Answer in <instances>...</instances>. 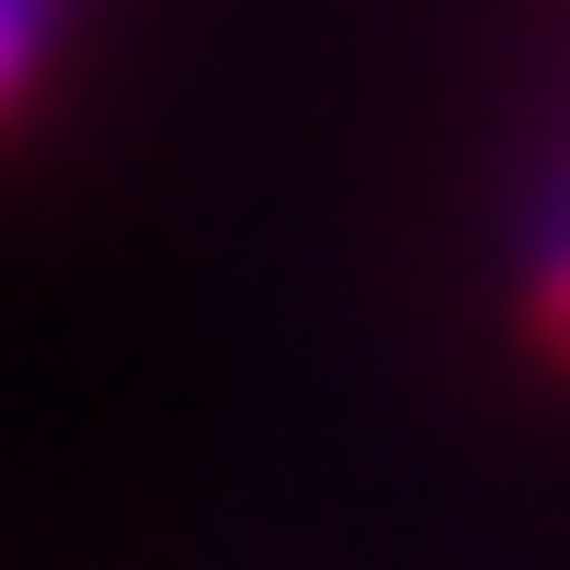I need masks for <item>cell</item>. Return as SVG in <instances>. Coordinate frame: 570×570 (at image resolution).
I'll return each instance as SVG.
<instances>
[{
    "mask_svg": "<svg viewBox=\"0 0 570 570\" xmlns=\"http://www.w3.org/2000/svg\"><path fill=\"white\" fill-rule=\"evenodd\" d=\"M60 24H71V0H0V119L36 96V71H48Z\"/></svg>",
    "mask_w": 570,
    "mask_h": 570,
    "instance_id": "1",
    "label": "cell"
},
{
    "mask_svg": "<svg viewBox=\"0 0 570 570\" xmlns=\"http://www.w3.org/2000/svg\"><path fill=\"white\" fill-rule=\"evenodd\" d=\"M534 297H547V321L570 333V190H559V226H547V249H534Z\"/></svg>",
    "mask_w": 570,
    "mask_h": 570,
    "instance_id": "2",
    "label": "cell"
}]
</instances>
